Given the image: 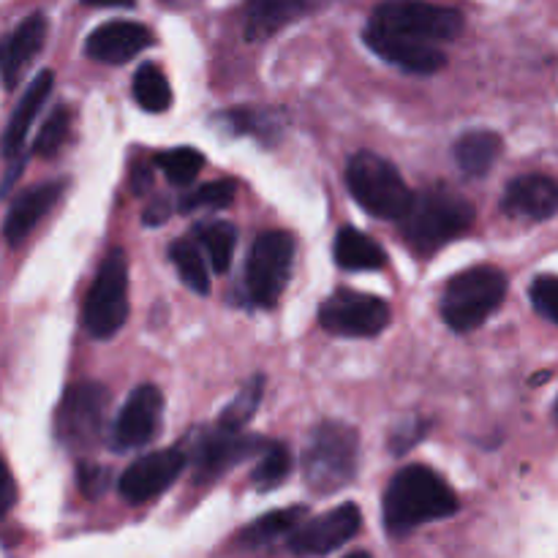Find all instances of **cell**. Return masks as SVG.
<instances>
[{
    "instance_id": "10",
    "label": "cell",
    "mask_w": 558,
    "mask_h": 558,
    "mask_svg": "<svg viewBox=\"0 0 558 558\" xmlns=\"http://www.w3.org/2000/svg\"><path fill=\"white\" fill-rule=\"evenodd\" d=\"M270 441L262 436L243 434V430H229L216 423V428L202 430L194 436V447H191L189 461L194 463V483L210 485L221 480L223 474L232 472L238 463H245L248 458L262 456Z\"/></svg>"
},
{
    "instance_id": "24",
    "label": "cell",
    "mask_w": 558,
    "mask_h": 558,
    "mask_svg": "<svg viewBox=\"0 0 558 558\" xmlns=\"http://www.w3.org/2000/svg\"><path fill=\"white\" fill-rule=\"evenodd\" d=\"M305 515H308L305 507H287V510L267 512V515L256 518L248 526L240 529L238 543L243 548H267V545L278 543V539L292 537L305 523Z\"/></svg>"
},
{
    "instance_id": "6",
    "label": "cell",
    "mask_w": 558,
    "mask_h": 558,
    "mask_svg": "<svg viewBox=\"0 0 558 558\" xmlns=\"http://www.w3.org/2000/svg\"><path fill=\"white\" fill-rule=\"evenodd\" d=\"M129 319V262L123 248H112L104 256L90 289H87L82 327L98 341L118 336Z\"/></svg>"
},
{
    "instance_id": "30",
    "label": "cell",
    "mask_w": 558,
    "mask_h": 558,
    "mask_svg": "<svg viewBox=\"0 0 558 558\" xmlns=\"http://www.w3.org/2000/svg\"><path fill=\"white\" fill-rule=\"evenodd\" d=\"M289 472H292V452L281 441H270L267 450L259 456V463L251 472V485L262 494L278 488L281 483H287Z\"/></svg>"
},
{
    "instance_id": "26",
    "label": "cell",
    "mask_w": 558,
    "mask_h": 558,
    "mask_svg": "<svg viewBox=\"0 0 558 558\" xmlns=\"http://www.w3.org/2000/svg\"><path fill=\"white\" fill-rule=\"evenodd\" d=\"M169 262L178 267L180 278H183L185 287L196 294H210V272H207L205 256H202L199 240L191 234V238H180L169 245Z\"/></svg>"
},
{
    "instance_id": "16",
    "label": "cell",
    "mask_w": 558,
    "mask_h": 558,
    "mask_svg": "<svg viewBox=\"0 0 558 558\" xmlns=\"http://www.w3.org/2000/svg\"><path fill=\"white\" fill-rule=\"evenodd\" d=\"M363 38L381 60L392 63L396 69L407 71V74L428 76V74H436V71H441L447 65L445 52H441L436 44L420 41V38H409V36H401V33L385 31V27L374 25V22H368V25H365Z\"/></svg>"
},
{
    "instance_id": "31",
    "label": "cell",
    "mask_w": 558,
    "mask_h": 558,
    "mask_svg": "<svg viewBox=\"0 0 558 558\" xmlns=\"http://www.w3.org/2000/svg\"><path fill=\"white\" fill-rule=\"evenodd\" d=\"M71 123H74V112H71V107L69 104H58V107L49 112V118L44 120L41 131L36 134V142H33V156L52 158L54 153L65 145V140H69Z\"/></svg>"
},
{
    "instance_id": "17",
    "label": "cell",
    "mask_w": 558,
    "mask_h": 558,
    "mask_svg": "<svg viewBox=\"0 0 558 558\" xmlns=\"http://www.w3.org/2000/svg\"><path fill=\"white\" fill-rule=\"evenodd\" d=\"M153 44V33L147 31L142 22L131 20H112L98 25L96 31L87 36L85 54L98 63H129L140 52H145Z\"/></svg>"
},
{
    "instance_id": "19",
    "label": "cell",
    "mask_w": 558,
    "mask_h": 558,
    "mask_svg": "<svg viewBox=\"0 0 558 558\" xmlns=\"http://www.w3.org/2000/svg\"><path fill=\"white\" fill-rule=\"evenodd\" d=\"M65 191V180H49V183H36L31 189L20 191L11 199L9 213L3 221V234L9 245H20L33 229L38 227L44 216L60 202Z\"/></svg>"
},
{
    "instance_id": "12",
    "label": "cell",
    "mask_w": 558,
    "mask_h": 558,
    "mask_svg": "<svg viewBox=\"0 0 558 558\" xmlns=\"http://www.w3.org/2000/svg\"><path fill=\"white\" fill-rule=\"evenodd\" d=\"M161 417L163 396L156 385H140L136 390H131L123 409H120L118 420H114V452L142 450V447L153 445V439L161 434Z\"/></svg>"
},
{
    "instance_id": "13",
    "label": "cell",
    "mask_w": 558,
    "mask_h": 558,
    "mask_svg": "<svg viewBox=\"0 0 558 558\" xmlns=\"http://www.w3.org/2000/svg\"><path fill=\"white\" fill-rule=\"evenodd\" d=\"M54 87V74L49 69L38 71L36 80L25 87L22 98L16 101L14 112H11L9 123L3 131V156H5V178H3V194H9L14 189V180L22 174V163H25V136L31 131V123L36 120V114L41 112L44 101L49 98Z\"/></svg>"
},
{
    "instance_id": "9",
    "label": "cell",
    "mask_w": 558,
    "mask_h": 558,
    "mask_svg": "<svg viewBox=\"0 0 558 558\" xmlns=\"http://www.w3.org/2000/svg\"><path fill=\"white\" fill-rule=\"evenodd\" d=\"M374 25L420 41H456L466 27V20L450 5L428 3V0H387L371 14Z\"/></svg>"
},
{
    "instance_id": "40",
    "label": "cell",
    "mask_w": 558,
    "mask_h": 558,
    "mask_svg": "<svg viewBox=\"0 0 558 558\" xmlns=\"http://www.w3.org/2000/svg\"><path fill=\"white\" fill-rule=\"evenodd\" d=\"M16 501V490H14V477H11L9 472H5V488H3V507H0V512H9L11 507H14Z\"/></svg>"
},
{
    "instance_id": "33",
    "label": "cell",
    "mask_w": 558,
    "mask_h": 558,
    "mask_svg": "<svg viewBox=\"0 0 558 558\" xmlns=\"http://www.w3.org/2000/svg\"><path fill=\"white\" fill-rule=\"evenodd\" d=\"M227 120L238 134H254L267 142L278 136V123L267 120V112H259V109H234V112L227 114Z\"/></svg>"
},
{
    "instance_id": "1",
    "label": "cell",
    "mask_w": 558,
    "mask_h": 558,
    "mask_svg": "<svg viewBox=\"0 0 558 558\" xmlns=\"http://www.w3.org/2000/svg\"><path fill=\"white\" fill-rule=\"evenodd\" d=\"M458 496L439 472L414 463L390 480L385 494V529L390 537H407L425 523L445 521L458 512Z\"/></svg>"
},
{
    "instance_id": "39",
    "label": "cell",
    "mask_w": 558,
    "mask_h": 558,
    "mask_svg": "<svg viewBox=\"0 0 558 558\" xmlns=\"http://www.w3.org/2000/svg\"><path fill=\"white\" fill-rule=\"evenodd\" d=\"M85 5H93V9H131L136 5V0H82Z\"/></svg>"
},
{
    "instance_id": "14",
    "label": "cell",
    "mask_w": 558,
    "mask_h": 558,
    "mask_svg": "<svg viewBox=\"0 0 558 558\" xmlns=\"http://www.w3.org/2000/svg\"><path fill=\"white\" fill-rule=\"evenodd\" d=\"M185 463H189V452L174 450V447L142 456L120 477V496L129 505H147V501L158 499L183 474Z\"/></svg>"
},
{
    "instance_id": "11",
    "label": "cell",
    "mask_w": 558,
    "mask_h": 558,
    "mask_svg": "<svg viewBox=\"0 0 558 558\" xmlns=\"http://www.w3.org/2000/svg\"><path fill=\"white\" fill-rule=\"evenodd\" d=\"M390 305L354 289H338L319 308V325L341 338H374L390 325Z\"/></svg>"
},
{
    "instance_id": "36",
    "label": "cell",
    "mask_w": 558,
    "mask_h": 558,
    "mask_svg": "<svg viewBox=\"0 0 558 558\" xmlns=\"http://www.w3.org/2000/svg\"><path fill=\"white\" fill-rule=\"evenodd\" d=\"M76 480H80L82 494L90 496V499H98L109 488V483H112V474H109V469L96 466V463H80Z\"/></svg>"
},
{
    "instance_id": "32",
    "label": "cell",
    "mask_w": 558,
    "mask_h": 558,
    "mask_svg": "<svg viewBox=\"0 0 558 558\" xmlns=\"http://www.w3.org/2000/svg\"><path fill=\"white\" fill-rule=\"evenodd\" d=\"M234 194H238V185L234 180H213V183L199 185V189L189 191V194L180 199V213H194L202 210V207H213V210H221V207H229L234 202Z\"/></svg>"
},
{
    "instance_id": "18",
    "label": "cell",
    "mask_w": 558,
    "mask_h": 558,
    "mask_svg": "<svg viewBox=\"0 0 558 558\" xmlns=\"http://www.w3.org/2000/svg\"><path fill=\"white\" fill-rule=\"evenodd\" d=\"M501 213L523 221H545L558 213V180L548 174H521L501 196Z\"/></svg>"
},
{
    "instance_id": "7",
    "label": "cell",
    "mask_w": 558,
    "mask_h": 558,
    "mask_svg": "<svg viewBox=\"0 0 558 558\" xmlns=\"http://www.w3.org/2000/svg\"><path fill=\"white\" fill-rule=\"evenodd\" d=\"M112 392L98 381H80L63 392L54 412V436L71 452L96 450Z\"/></svg>"
},
{
    "instance_id": "2",
    "label": "cell",
    "mask_w": 558,
    "mask_h": 558,
    "mask_svg": "<svg viewBox=\"0 0 558 558\" xmlns=\"http://www.w3.org/2000/svg\"><path fill=\"white\" fill-rule=\"evenodd\" d=\"M474 223V205L466 196L445 189H428L414 194L412 207L398 221L401 238L414 254L430 256L452 240L463 238Z\"/></svg>"
},
{
    "instance_id": "3",
    "label": "cell",
    "mask_w": 558,
    "mask_h": 558,
    "mask_svg": "<svg viewBox=\"0 0 558 558\" xmlns=\"http://www.w3.org/2000/svg\"><path fill=\"white\" fill-rule=\"evenodd\" d=\"M360 434L347 423L325 420L308 436L303 452V480L314 496H332L357 477Z\"/></svg>"
},
{
    "instance_id": "5",
    "label": "cell",
    "mask_w": 558,
    "mask_h": 558,
    "mask_svg": "<svg viewBox=\"0 0 558 558\" xmlns=\"http://www.w3.org/2000/svg\"><path fill=\"white\" fill-rule=\"evenodd\" d=\"M507 289L510 281L499 267L480 265L458 272L441 298V319L456 332L477 330L505 303Z\"/></svg>"
},
{
    "instance_id": "34",
    "label": "cell",
    "mask_w": 558,
    "mask_h": 558,
    "mask_svg": "<svg viewBox=\"0 0 558 558\" xmlns=\"http://www.w3.org/2000/svg\"><path fill=\"white\" fill-rule=\"evenodd\" d=\"M529 294H532V305L537 308V314L558 325V276L534 278Z\"/></svg>"
},
{
    "instance_id": "15",
    "label": "cell",
    "mask_w": 558,
    "mask_h": 558,
    "mask_svg": "<svg viewBox=\"0 0 558 558\" xmlns=\"http://www.w3.org/2000/svg\"><path fill=\"white\" fill-rule=\"evenodd\" d=\"M363 526L357 505H341L325 515L305 521L298 532L289 537V550L298 556H325L343 548L349 539L357 537Z\"/></svg>"
},
{
    "instance_id": "29",
    "label": "cell",
    "mask_w": 558,
    "mask_h": 558,
    "mask_svg": "<svg viewBox=\"0 0 558 558\" xmlns=\"http://www.w3.org/2000/svg\"><path fill=\"white\" fill-rule=\"evenodd\" d=\"M262 398H265V376L256 374L254 379H248L240 387V392L232 398V403L223 409L221 417H218V425L229 430H243L245 425L254 420V414L259 412Z\"/></svg>"
},
{
    "instance_id": "20",
    "label": "cell",
    "mask_w": 558,
    "mask_h": 558,
    "mask_svg": "<svg viewBox=\"0 0 558 558\" xmlns=\"http://www.w3.org/2000/svg\"><path fill=\"white\" fill-rule=\"evenodd\" d=\"M327 0H245L243 33L248 41H265L292 22L314 14Z\"/></svg>"
},
{
    "instance_id": "35",
    "label": "cell",
    "mask_w": 558,
    "mask_h": 558,
    "mask_svg": "<svg viewBox=\"0 0 558 558\" xmlns=\"http://www.w3.org/2000/svg\"><path fill=\"white\" fill-rule=\"evenodd\" d=\"M428 428H430L428 420H420V417H412L409 423L398 425V428L392 430V436H390L392 452H396V456H403V452H409L414 445H417L420 439H423L425 434H428Z\"/></svg>"
},
{
    "instance_id": "21",
    "label": "cell",
    "mask_w": 558,
    "mask_h": 558,
    "mask_svg": "<svg viewBox=\"0 0 558 558\" xmlns=\"http://www.w3.org/2000/svg\"><path fill=\"white\" fill-rule=\"evenodd\" d=\"M49 33V20L47 14L36 11V14L25 16L20 25L11 31V36L3 44V82L5 90H14L16 82L22 80V74L27 71V65L36 60V54L41 52L44 41H47Z\"/></svg>"
},
{
    "instance_id": "38",
    "label": "cell",
    "mask_w": 558,
    "mask_h": 558,
    "mask_svg": "<svg viewBox=\"0 0 558 558\" xmlns=\"http://www.w3.org/2000/svg\"><path fill=\"white\" fill-rule=\"evenodd\" d=\"M153 183V172L147 167H140L136 163L134 167V178H131V189H134V194H145L147 189H150Z\"/></svg>"
},
{
    "instance_id": "27",
    "label": "cell",
    "mask_w": 558,
    "mask_h": 558,
    "mask_svg": "<svg viewBox=\"0 0 558 558\" xmlns=\"http://www.w3.org/2000/svg\"><path fill=\"white\" fill-rule=\"evenodd\" d=\"M134 98L147 112H167L172 107V87L158 65L145 63L134 74Z\"/></svg>"
},
{
    "instance_id": "37",
    "label": "cell",
    "mask_w": 558,
    "mask_h": 558,
    "mask_svg": "<svg viewBox=\"0 0 558 558\" xmlns=\"http://www.w3.org/2000/svg\"><path fill=\"white\" fill-rule=\"evenodd\" d=\"M169 216H172V202H167V199H158L156 205H150V207H147V213H145V218H142V221H145L147 227H158V223H163V221H167Z\"/></svg>"
},
{
    "instance_id": "28",
    "label": "cell",
    "mask_w": 558,
    "mask_h": 558,
    "mask_svg": "<svg viewBox=\"0 0 558 558\" xmlns=\"http://www.w3.org/2000/svg\"><path fill=\"white\" fill-rule=\"evenodd\" d=\"M153 161L161 169L163 178L172 185H178V189H185V185L194 183L202 174V169H205V156L196 147H174V150L156 153Z\"/></svg>"
},
{
    "instance_id": "23",
    "label": "cell",
    "mask_w": 558,
    "mask_h": 558,
    "mask_svg": "<svg viewBox=\"0 0 558 558\" xmlns=\"http://www.w3.org/2000/svg\"><path fill=\"white\" fill-rule=\"evenodd\" d=\"M336 265L343 270H381L387 265V254L376 240L354 227H341L332 243Z\"/></svg>"
},
{
    "instance_id": "4",
    "label": "cell",
    "mask_w": 558,
    "mask_h": 558,
    "mask_svg": "<svg viewBox=\"0 0 558 558\" xmlns=\"http://www.w3.org/2000/svg\"><path fill=\"white\" fill-rule=\"evenodd\" d=\"M347 185L365 213L385 221H401L414 202L412 189L403 183L396 163L371 150H360L349 158Z\"/></svg>"
},
{
    "instance_id": "25",
    "label": "cell",
    "mask_w": 558,
    "mask_h": 558,
    "mask_svg": "<svg viewBox=\"0 0 558 558\" xmlns=\"http://www.w3.org/2000/svg\"><path fill=\"white\" fill-rule=\"evenodd\" d=\"M196 240H199L202 248L207 251V259H210V267L223 276L229 272L234 259V248H238V229L229 221H202L191 229Z\"/></svg>"
},
{
    "instance_id": "8",
    "label": "cell",
    "mask_w": 558,
    "mask_h": 558,
    "mask_svg": "<svg viewBox=\"0 0 558 558\" xmlns=\"http://www.w3.org/2000/svg\"><path fill=\"white\" fill-rule=\"evenodd\" d=\"M294 251H298V243L283 229H270L254 240L248 262H245V289H248L251 303L259 308H272L281 300L292 278Z\"/></svg>"
},
{
    "instance_id": "22",
    "label": "cell",
    "mask_w": 558,
    "mask_h": 558,
    "mask_svg": "<svg viewBox=\"0 0 558 558\" xmlns=\"http://www.w3.org/2000/svg\"><path fill=\"white\" fill-rule=\"evenodd\" d=\"M501 150H505V140H501L496 131H466L456 140V161L469 178H485V174L494 169V163L499 161Z\"/></svg>"
}]
</instances>
